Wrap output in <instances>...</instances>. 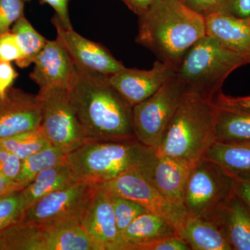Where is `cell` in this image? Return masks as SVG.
I'll list each match as a JSON object with an SVG mask.
<instances>
[{
	"label": "cell",
	"instance_id": "6da1fadb",
	"mask_svg": "<svg viewBox=\"0 0 250 250\" xmlns=\"http://www.w3.org/2000/svg\"><path fill=\"white\" fill-rule=\"evenodd\" d=\"M75 67L69 96L86 141L137 139L133 106L108 83V76Z\"/></svg>",
	"mask_w": 250,
	"mask_h": 250
},
{
	"label": "cell",
	"instance_id": "7a4b0ae2",
	"mask_svg": "<svg viewBox=\"0 0 250 250\" xmlns=\"http://www.w3.org/2000/svg\"><path fill=\"white\" fill-rule=\"evenodd\" d=\"M139 18L136 42L175 70L187 51L206 35L205 18L182 0H156Z\"/></svg>",
	"mask_w": 250,
	"mask_h": 250
},
{
	"label": "cell",
	"instance_id": "3957f363",
	"mask_svg": "<svg viewBox=\"0 0 250 250\" xmlns=\"http://www.w3.org/2000/svg\"><path fill=\"white\" fill-rule=\"evenodd\" d=\"M156 149L130 141H86L67 153L66 159L76 181L103 183L129 172L139 171L150 179Z\"/></svg>",
	"mask_w": 250,
	"mask_h": 250
},
{
	"label": "cell",
	"instance_id": "277c9868",
	"mask_svg": "<svg viewBox=\"0 0 250 250\" xmlns=\"http://www.w3.org/2000/svg\"><path fill=\"white\" fill-rule=\"evenodd\" d=\"M218 106L185 90L178 107L167 125L157 156H167L195 164L205 157L215 141Z\"/></svg>",
	"mask_w": 250,
	"mask_h": 250
},
{
	"label": "cell",
	"instance_id": "5b68a950",
	"mask_svg": "<svg viewBox=\"0 0 250 250\" xmlns=\"http://www.w3.org/2000/svg\"><path fill=\"white\" fill-rule=\"evenodd\" d=\"M250 63L249 59L205 35L191 46L176 68L186 91L214 100L231 72Z\"/></svg>",
	"mask_w": 250,
	"mask_h": 250
},
{
	"label": "cell",
	"instance_id": "8992f818",
	"mask_svg": "<svg viewBox=\"0 0 250 250\" xmlns=\"http://www.w3.org/2000/svg\"><path fill=\"white\" fill-rule=\"evenodd\" d=\"M236 179L215 161L203 157L192 166L185 192L188 215L209 218L234 195Z\"/></svg>",
	"mask_w": 250,
	"mask_h": 250
},
{
	"label": "cell",
	"instance_id": "52a82bcc",
	"mask_svg": "<svg viewBox=\"0 0 250 250\" xmlns=\"http://www.w3.org/2000/svg\"><path fill=\"white\" fill-rule=\"evenodd\" d=\"M184 93L175 74L152 96L133 106V126L140 142L157 149Z\"/></svg>",
	"mask_w": 250,
	"mask_h": 250
},
{
	"label": "cell",
	"instance_id": "ba28073f",
	"mask_svg": "<svg viewBox=\"0 0 250 250\" xmlns=\"http://www.w3.org/2000/svg\"><path fill=\"white\" fill-rule=\"evenodd\" d=\"M37 95L42 108L41 127L53 146L67 154L86 142L70 103L68 88H42Z\"/></svg>",
	"mask_w": 250,
	"mask_h": 250
},
{
	"label": "cell",
	"instance_id": "9c48e42d",
	"mask_svg": "<svg viewBox=\"0 0 250 250\" xmlns=\"http://www.w3.org/2000/svg\"><path fill=\"white\" fill-rule=\"evenodd\" d=\"M94 190L93 184L76 181L30 206L24 210L21 223L47 227L68 221L82 222Z\"/></svg>",
	"mask_w": 250,
	"mask_h": 250
},
{
	"label": "cell",
	"instance_id": "30bf717a",
	"mask_svg": "<svg viewBox=\"0 0 250 250\" xmlns=\"http://www.w3.org/2000/svg\"><path fill=\"white\" fill-rule=\"evenodd\" d=\"M93 185L112 195L137 202L151 213L160 215L175 229L176 233L187 218L185 212L170 205L150 179L139 171H129L108 182Z\"/></svg>",
	"mask_w": 250,
	"mask_h": 250
},
{
	"label": "cell",
	"instance_id": "8fae6325",
	"mask_svg": "<svg viewBox=\"0 0 250 250\" xmlns=\"http://www.w3.org/2000/svg\"><path fill=\"white\" fill-rule=\"evenodd\" d=\"M52 22L57 29V40L77 67L106 76L114 75L124 68L123 62L117 60L106 47L85 39L73 29H65L55 15Z\"/></svg>",
	"mask_w": 250,
	"mask_h": 250
},
{
	"label": "cell",
	"instance_id": "7c38bea8",
	"mask_svg": "<svg viewBox=\"0 0 250 250\" xmlns=\"http://www.w3.org/2000/svg\"><path fill=\"white\" fill-rule=\"evenodd\" d=\"M175 74V68L157 60L150 70L125 67L121 71L108 76L107 80L134 106L152 96Z\"/></svg>",
	"mask_w": 250,
	"mask_h": 250
},
{
	"label": "cell",
	"instance_id": "4fadbf2b",
	"mask_svg": "<svg viewBox=\"0 0 250 250\" xmlns=\"http://www.w3.org/2000/svg\"><path fill=\"white\" fill-rule=\"evenodd\" d=\"M93 187L95 190L82 219V226L97 250H124L109 194Z\"/></svg>",
	"mask_w": 250,
	"mask_h": 250
},
{
	"label": "cell",
	"instance_id": "5bb4252c",
	"mask_svg": "<svg viewBox=\"0 0 250 250\" xmlns=\"http://www.w3.org/2000/svg\"><path fill=\"white\" fill-rule=\"evenodd\" d=\"M42 108L37 95L11 88L0 108V139L39 129Z\"/></svg>",
	"mask_w": 250,
	"mask_h": 250
},
{
	"label": "cell",
	"instance_id": "9a60e30c",
	"mask_svg": "<svg viewBox=\"0 0 250 250\" xmlns=\"http://www.w3.org/2000/svg\"><path fill=\"white\" fill-rule=\"evenodd\" d=\"M34 63L29 77L40 89L50 87L69 88L71 85L76 67L58 41H47Z\"/></svg>",
	"mask_w": 250,
	"mask_h": 250
},
{
	"label": "cell",
	"instance_id": "2e32d148",
	"mask_svg": "<svg viewBox=\"0 0 250 250\" xmlns=\"http://www.w3.org/2000/svg\"><path fill=\"white\" fill-rule=\"evenodd\" d=\"M193 165L182 159L157 156L151 176V182L166 200L186 213V188Z\"/></svg>",
	"mask_w": 250,
	"mask_h": 250
},
{
	"label": "cell",
	"instance_id": "e0dca14e",
	"mask_svg": "<svg viewBox=\"0 0 250 250\" xmlns=\"http://www.w3.org/2000/svg\"><path fill=\"white\" fill-rule=\"evenodd\" d=\"M211 220L232 250H250V213L236 194L212 213Z\"/></svg>",
	"mask_w": 250,
	"mask_h": 250
},
{
	"label": "cell",
	"instance_id": "ac0fdd59",
	"mask_svg": "<svg viewBox=\"0 0 250 250\" xmlns=\"http://www.w3.org/2000/svg\"><path fill=\"white\" fill-rule=\"evenodd\" d=\"M206 35L250 61V24L248 18L235 17L223 11L205 18Z\"/></svg>",
	"mask_w": 250,
	"mask_h": 250
},
{
	"label": "cell",
	"instance_id": "d6986e66",
	"mask_svg": "<svg viewBox=\"0 0 250 250\" xmlns=\"http://www.w3.org/2000/svg\"><path fill=\"white\" fill-rule=\"evenodd\" d=\"M177 235L175 229L165 218L151 212L135 219L122 233L124 250H138L140 247L166 237Z\"/></svg>",
	"mask_w": 250,
	"mask_h": 250
},
{
	"label": "cell",
	"instance_id": "ffe728a7",
	"mask_svg": "<svg viewBox=\"0 0 250 250\" xmlns=\"http://www.w3.org/2000/svg\"><path fill=\"white\" fill-rule=\"evenodd\" d=\"M76 182L67 159L42 171L21 190L24 210L51 192Z\"/></svg>",
	"mask_w": 250,
	"mask_h": 250
},
{
	"label": "cell",
	"instance_id": "44dd1931",
	"mask_svg": "<svg viewBox=\"0 0 250 250\" xmlns=\"http://www.w3.org/2000/svg\"><path fill=\"white\" fill-rule=\"evenodd\" d=\"M177 236L192 250H232L223 233L211 220L187 215Z\"/></svg>",
	"mask_w": 250,
	"mask_h": 250
},
{
	"label": "cell",
	"instance_id": "7402d4cb",
	"mask_svg": "<svg viewBox=\"0 0 250 250\" xmlns=\"http://www.w3.org/2000/svg\"><path fill=\"white\" fill-rule=\"evenodd\" d=\"M40 228L43 233L44 250H97L82 222L68 221Z\"/></svg>",
	"mask_w": 250,
	"mask_h": 250
},
{
	"label": "cell",
	"instance_id": "603a6c76",
	"mask_svg": "<svg viewBox=\"0 0 250 250\" xmlns=\"http://www.w3.org/2000/svg\"><path fill=\"white\" fill-rule=\"evenodd\" d=\"M205 157L216 162L234 177L250 175V142L215 141Z\"/></svg>",
	"mask_w": 250,
	"mask_h": 250
},
{
	"label": "cell",
	"instance_id": "cb8c5ba5",
	"mask_svg": "<svg viewBox=\"0 0 250 250\" xmlns=\"http://www.w3.org/2000/svg\"><path fill=\"white\" fill-rule=\"evenodd\" d=\"M218 106L215 139L216 142H250V113Z\"/></svg>",
	"mask_w": 250,
	"mask_h": 250
},
{
	"label": "cell",
	"instance_id": "d4e9b609",
	"mask_svg": "<svg viewBox=\"0 0 250 250\" xmlns=\"http://www.w3.org/2000/svg\"><path fill=\"white\" fill-rule=\"evenodd\" d=\"M11 32L22 52V58L16 63L21 68L27 67L34 62L47 40L33 27L24 16L14 23Z\"/></svg>",
	"mask_w": 250,
	"mask_h": 250
},
{
	"label": "cell",
	"instance_id": "484cf974",
	"mask_svg": "<svg viewBox=\"0 0 250 250\" xmlns=\"http://www.w3.org/2000/svg\"><path fill=\"white\" fill-rule=\"evenodd\" d=\"M65 160L66 153L52 145L23 159L17 182L29 184L42 171Z\"/></svg>",
	"mask_w": 250,
	"mask_h": 250
},
{
	"label": "cell",
	"instance_id": "4316f807",
	"mask_svg": "<svg viewBox=\"0 0 250 250\" xmlns=\"http://www.w3.org/2000/svg\"><path fill=\"white\" fill-rule=\"evenodd\" d=\"M52 146L41 127L0 139V147L8 149L23 160L28 156Z\"/></svg>",
	"mask_w": 250,
	"mask_h": 250
},
{
	"label": "cell",
	"instance_id": "83f0119b",
	"mask_svg": "<svg viewBox=\"0 0 250 250\" xmlns=\"http://www.w3.org/2000/svg\"><path fill=\"white\" fill-rule=\"evenodd\" d=\"M109 194L114 210L117 229L121 237L122 233L133 221L143 213L149 212L142 205L129 199Z\"/></svg>",
	"mask_w": 250,
	"mask_h": 250
},
{
	"label": "cell",
	"instance_id": "f1b7e54d",
	"mask_svg": "<svg viewBox=\"0 0 250 250\" xmlns=\"http://www.w3.org/2000/svg\"><path fill=\"white\" fill-rule=\"evenodd\" d=\"M24 210L21 190L0 197V233L21 223Z\"/></svg>",
	"mask_w": 250,
	"mask_h": 250
},
{
	"label": "cell",
	"instance_id": "f546056e",
	"mask_svg": "<svg viewBox=\"0 0 250 250\" xmlns=\"http://www.w3.org/2000/svg\"><path fill=\"white\" fill-rule=\"evenodd\" d=\"M24 0H0V36L24 16Z\"/></svg>",
	"mask_w": 250,
	"mask_h": 250
},
{
	"label": "cell",
	"instance_id": "4dcf8cb0",
	"mask_svg": "<svg viewBox=\"0 0 250 250\" xmlns=\"http://www.w3.org/2000/svg\"><path fill=\"white\" fill-rule=\"evenodd\" d=\"M22 161L8 149L0 147V172L6 178L17 182L22 166Z\"/></svg>",
	"mask_w": 250,
	"mask_h": 250
},
{
	"label": "cell",
	"instance_id": "1f68e13d",
	"mask_svg": "<svg viewBox=\"0 0 250 250\" xmlns=\"http://www.w3.org/2000/svg\"><path fill=\"white\" fill-rule=\"evenodd\" d=\"M22 58V52L11 31L0 36V62H18Z\"/></svg>",
	"mask_w": 250,
	"mask_h": 250
},
{
	"label": "cell",
	"instance_id": "d6a6232c",
	"mask_svg": "<svg viewBox=\"0 0 250 250\" xmlns=\"http://www.w3.org/2000/svg\"><path fill=\"white\" fill-rule=\"evenodd\" d=\"M197 14L206 18L213 13L224 11L226 0H182Z\"/></svg>",
	"mask_w": 250,
	"mask_h": 250
},
{
	"label": "cell",
	"instance_id": "836d02e7",
	"mask_svg": "<svg viewBox=\"0 0 250 250\" xmlns=\"http://www.w3.org/2000/svg\"><path fill=\"white\" fill-rule=\"evenodd\" d=\"M138 250H191L187 242L180 237L174 236L166 237L152 243L140 247Z\"/></svg>",
	"mask_w": 250,
	"mask_h": 250
},
{
	"label": "cell",
	"instance_id": "e575fe53",
	"mask_svg": "<svg viewBox=\"0 0 250 250\" xmlns=\"http://www.w3.org/2000/svg\"><path fill=\"white\" fill-rule=\"evenodd\" d=\"M214 102L219 106L250 113V95L246 97H231L225 95L220 90L215 96Z\"/></svg>",
	"mask_w": 250,
	"mask_h": 250
},
{
	"label": "cell",
	"instance_id": "d590c367",
	"mask_svg": "<svg viewBox=\"0 0 250 250\" xmlns=\"http://www.w3.org/2000/svg\"><path fill=\"white\" fill-rule=\"evenodd\" d=\"M18 75L11 62H0V95L3 98H6Z\"/></svg>",
	"mask_w": 250,
	"mask_h": 250
},
{
	"label": "cell",
	"instance_id": "8d00e7d4",
	"mask_svg": "<svg viewBox=\"0 0 250 250\" xmlns=\"http://www.w3.org/2000/svg\"><path fill=\"white\" fill-rule=\"evenodd\" d=\"M41 2L49 4L55 11V16L61 24L65 29H72L69 17V0H41Z\"/></svg>",
	"mask_w": 250,
	"mask_h": 250
},
{
	"label": "cell",
	"instance_id": "74e56055",
	"mask_svg": "<svg viewBox=\"0 0 250 250\" xmlns=\"http://www.w3.org/2000/svg\"><path fill=\"white\" fill-rule=\"evenodd\" d=\"M223 12L237 18H250V0H226Z\"/></svg>",
	"mask_w": 250,
	"mask_h": 250
},
{
	"label": "cell",
	"instance_id": "f35d334b",
	"mask_svg": "<svg viewBox=\"0 0 250 250\" xmlns=\"http://www.w3.org/2000/svg\"><path fill=\"white\" fill-rule=\"evenodd\" d=\"M234 192L250 213V175L235 177Z\"/></svg>",
	"mask_w": 250,
	"mask_h": 250
},
{
	"label": "cell",
	"instance_id": "ab89813d",
	"mask_svg": "<svg viewBox=\"0 0 250 250\" xmlns=\"http://www.w3.org/2000/svg\"><path fill=\"white\" fill-rule=\"evenodd\" d=\"M28 184L13 182L0 172V195H8L22 190Z\"/></svg>",
	"mask_w": 250,
	"mask_h": 250
},
{
	"label": "cell",
	"instance_id": "60d3db41",
	"mask_svg": "<svg viewBox=\"0 0 250 250\" xmlns=\"http://www.w3.org/2000/svg\"><path fill=\"white\" fill-rule=\"evenodd\" d=\"M138 16L146 12L156 0H122Z\"/></svg>",
	"mask_w": 250,
	"mask_h": 250
},
{
	"label": "cell",
	"instance_id": "b9f144b4",
	"mask_svg": "<svg viewBox=\"0 0 250 250\" xmlns=\"http://www.w3.org/2000/svg\"><path fill=\"white\" fill-rule=\"evenodd\" d=\"M5 100H6V98H3L0 95V108H1V106L4 105Z\"/></svg>",
	"mask_w": 250,
	"mask_h": 250
},
{
	"label": "cell",
	"instance_id": "7bdbcfd3",
	"mask_svg": "<svg viewBox=\"0 0 250 250\" xmlns=\"http://www.w3.org/2000/svg\"><path fill=\"white\" fill-rule=\"evenodd\" d=\"M248 21H249L250 24V17L248 18Z\"/></svg>",
	"mask_w": 250,
	"mask_h": 250
},
{
	"label": "cell",
	"instance_id": "ee69618b",
	"mask_svg": "<svg viewBox=\"0 0 250 250\" xmlns=\"http://www.w3.org/2000/svg\"><path fill=\"white\" fill-rule=\"evenodd\" d=\"M4 195H0V197H1L2 196H4Z\"/></svg>",
	"mask_w": 250,
	"mask_h": 250
},
{
	"label": "cell",
	"instance_id": "f6af8a7d",
	"mask_svg": "<svg viewBox=\"0 0 250 250\" xmlns=\"http://www.w3.org/2000/svg\"><path fill=\"white\" fill-rule=\"evenodd\" d=\"M24 1H29V0H24Z\"/></svg>",
	"mask_w": 250,
	"mask_h": 250
}]
</instances>
